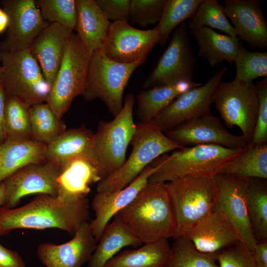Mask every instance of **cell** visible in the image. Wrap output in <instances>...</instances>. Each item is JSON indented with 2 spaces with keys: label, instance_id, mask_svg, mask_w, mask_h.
<instances>
[{
  "label": "cell",
  "instance_id": "obj_28",
  "mask_svg": "<svg viewBox=\"0 0 267 267\" xmlns=\"http://www.w3.org/2000/svg\"><path fill=\"white\" fill-rule=\"evenodd\" d=\"M141 244L117 214L104 229L86 267H104L123 248Z\"/></svg>",
  "mask_w": 267,
  "mask_h": 267
},
{
  "label": "cell",
  "instance_id": "obj_16",
  "mask_svg": "<svg viewBox=\"0 0 267 267\" xmlns=\"http://www.w3.org/2000/svg\"><path fill=\"white\" fill-rule=\"evenodd\" d=\"M4 10L9 18L0 49L16 51L28 49L30 45L49 24L42 16L35 0H3Z\"/></svg>",
  "mask_w": 267,
  "mask_h": 267
},
{
  "label": "cell",
  "instance_id": "obj_48",
  "mask_svg": "<svg viewBox=\"0 0 267 267\" xmlns=\"http://www.w3.org/2000/svg\"><path fill=\"white\" fill-rule=\"evenodd\" d=\"M5 199V187L4 182L0 183V207H2Z\"/></svg>",
  "mask_w": 267,
  "mask_h": 267
},
{
  "label": "cell",
  "instance_id": "obj_30",
  "mask_svg": "<svg viewBox=\"0 0 267 267\" xmlns=\"http://www.w3.org/2000/svg\"><path fill=\"white\" fill-rule=\"evenodd\" d=\"M167 239L144 243L139 248L116 254L104 267H165L171 255Z\"/></svg>",
  "mask_w": 267,
  "mask_h": 267
},
{
  "label": "cell",
  "instance_id": "obj_33",
  "mask_svg": "<svg viewBox=\"0 0 267 267\" xmlns=\"http://www.w3.org/2000/svg\"><path fill=\"white\" fill-rule=\"evenodd\" d=\"M30 116L32 139L47 145L66 130L49 105L41 103L30 106Z\"/></svg>",
  "mask_w": 267,
  "mask_h": 267
},
{
  "label": "cell",
  "instance_id": "obj_36",
  "mask_svg": "<svg viewBox=\"0 0 267 267\" xmlns=\"http://www.w3.org/2000/svg\"><path fill=\"white\" fill-rule=\"evenodd\" d=\"M188 25L190 29L207 27L237 37L233 26L227 18L223 6L217 0H203L194 15L189 19Z\"/></svg>",
  "mask_w": 267,
  "mask_h": 267
},
{
  "label": "cell",
  "instance_id": "obj_49",
  "mask_svg": "<svg viewBox=\"0 0 267 267\" xmlns=\"http://www.w3.org/2000/svg\"><path fill=\"white\" fill-rule=\"evenodd\" d=\"M2 69L1 65H0V80L2 75Z\"/></svg>",
  "mask_w": 267,
  "mask_h": 267
},
{
  "label": "cell",
  "instance_id": "obj_5",
  "mask_svg": "<svg viewBox=\"0 0 267 267\" xmlns=\"http://www.w3.org/2000/svg\"><path fill=\"white\" fill-rule=\"evenodd\" d=\"M130 144L132 151L128 159L120 169L98 182L96 192H111L123 189L158 157L183 147L165 135L153 120L136 124Z\"/></svg>",
  "mask_w": 267,
  "mask_h": 267
},
{
  "label": "cell",
  "instance_id": "obj_14",
  "mask_svg": "<svg viewBox=\"0 0 267 267\" xmlns=\"http://www.w3.org/2000/svg\"><path fill=\"white\" fill-rule=\"evenodd\" d=\"M227 70L225 67L221 68L205 84L176 98L153 120L156 126L167 133L184 122L210 113L215 89Z\"/></svg>",
  "mask_w": 267,
  "mask_h": 267
},
{
  "label": "cell",
  "instance_id": "obj_23",
  "mask_svg": "<svg viewBox=\"0 0 267 267\" xmlns=\"http://www.w3.org/2000/svg\"><path fill=\"white\" fill-rule=\"evenodd\" d=\"M101 180L92 161L85 158L72 159L61 165L56 198L67 202L87 198L90 185Z\"/></svg>",
  "mask_w": 267,
  "mask_h": 267
},
{
  "label": "cell",
  "instance_id": "obj_32",
  "mask_svg": "<svg viewBox=\"0 0 267 267\" xmlns=\"http://www.w3.org/2000/svg\"><path fill=\"white\" fill-rule=\"evenodd\" d=\"M246 207L251 227L257 242L267 240V179L250 178L246 190Z\"/></svg>",
  "mask_w": 267,
  "mask_h": 267
},
{
  "label": "cell",
  "instance_id": "obj_13",
  "mask_svg": "<svg viewBox=\"0 0 267 267\" xmlns=\"http://www.w3.org/2000/svg\"><path fill=\"white\" fill-rule=\"evenodd\" d=\"M160 42L157 31L142 30L131 26L127 20L111 23L106 38L100 49L109 59L130 64L146 59Z\"/></svg>",
  "mask_w": 267,
  "mask_h": 267
},
{
  "label": "cell",
  "instance_id": "obj_35",
  "mask_svg": "<svg viewBox=\"0 0 267 267\" xmlns=\"http://www.w3.org/2000/svg\"><path fill=\"white\" fill-rule=\"evenodd\" d=\"M30 106L18 98L6 96L4 107L6 139H32Z\"/></svg>",
  "mask_w": 267,
  "mask_h": 267
},
{
  "label": "cell",
  "instance_id": "obj_24",
  "mask_svg": "<svg viewBox=\"0 0 267 267\" xmlns=\"http://www.w3.org/2000/svg\"><path fill=\"white\" fill-rule=\"evenodd\" d=\"M77 32L85 48L92 53L100 48L111 22L94 0H75Z\"/></svg>",
  "mask_w": 267,
  "mask_h": 267
},
{
  "label": "cell",
  "instance_id": "obj_26",
  "mask_svg": "<svg viewBox=\"0 0 267 267\" xmlns=\"http://www.w3.org/2000/svg\"><path fill=\"white\" fill-rule=\"evenodd\" d=\"M46 145L32 139H6L0 144V183L21 168L46 160Z\"/></svg>",
  "mask_w": 267,
  "mask_h": 267
},
{
  "label": "cell",
  "instance_id": "obj_20",
  "mask_svg": "<svg viewBox=\"0 0 267 267\" xmlns=\"http://www.w3.org/2000/svg\"><path fill=\"white\" fill-rule=\"evenodd\" d=\"M223 8L237 37L251 47H267V25L259 0H224Z\"/></svg>",
  "mask_w": 267,
  "mask_h": 267
},
{
  "label": "cell",
  "instance_id": "obj_44",
  "mask_svg": "<svg viewBox=\"0 0 267 267\" xmlns=\"http://www.w3.org/2000/svg\"><path fill=\"white\" fill-rule=\"evenodd\" d=\"M0 267H27L18 253L5 248L0 243Z\"/></svg>",
  "mask_w": 267,
  "mask_h": 267
},
{
  "label": "cell",
  "instance_id": "obj_38",
  "mask_svg": "<svg viewBox=\"0 0 267 267\" xmlns=\"http://www.w3.org/2000/svg\"><path fill=\"white\" fill-rule=\"evenodd\" d=\"M234 62V81L248 83L259 77H267V52L250 51L240 44Z\"/></svg>",
  "mask_w": 267,
  "mask_h": 267
},
{
  "label": "cell",
  "instance_id": "obj_31",
  "mask_svg": "<svg viewBox=\"0 0 267 267\" xmlns=\"http://www.w3.org/2000/svg\"><path fill=\"white\" fill-rule=\"evenodd\" d=\"M242 178L267 179V144L249 143L219 172Z\"/></svg>",
  "mask_w": 267,
  "mask_h": 267
},
{
  "label": "cell",
  "instance_id": "obj_29",
  "mask_svg": "<svg viewBox=\"0 0 267 267\" xmlns=\"http://www.w3.org/2000/svg\"><path fill=\"white\" fill-rule=\"evenodd\" d=\"M201 85L192 81L180 82L141 91L137 95L136 114L141 122L151 121L178 97Z\"/></svg>",
  "mask_w": 267,
  "mask_h": 267
},
{
  "label": "cell",
  "instance_id": "obj_4",
  "mask_svg": "<svg viewBox=\"0 0 267 267\" xmlns=\"http://www.w3.org/2000/svg\"><path fill=\"white\" fill-rule=\"evenodd\" d=\"M242 149L211 144L183 147L170 155L164 154L151 163L156 170L148 182L164 183L196 174L214 175Z\"/></svg>",
  "mask_w": 267,
  "mask_h": 267
},
{
  "label": "cell",
  "instance_id": "obj_2",
  "mask_svg": "<svg viewBox=\"0 0 267 267\" xmlns=\"http://www.w3.org/2000/svg\"><path fill=\"white\" fill-rule=\"evenodd\" d=\"M118 214L142 244L168 239L175 233V221L165 183L148 182Z\"/></svg>",
  "mask_w": 267,
  "mask_h": 267
},
{
  "label": "cell",
  "instance_id": "obj_27",
  "mask_svg": "<svg viewBox=\"0 0 267 267\" xmlns=\"http://www.w3.org/2000/svg\"><path fill=\"white\" fill-rule=\"evenodd\" d=\"M190 32L199 46V56L205 58L210 66L223 60L234 62L241 44L237 37L219 34L207 27L190 29Z\"/></svg>",
  "mask_w": 267,
  "mask_h": 267
},
{
  "label": "cell",
  "instance_id": "obj_50",
  "mask_svg": "<svg viewBox=\"0 0 267 267\" xmlns=\"http://www.w3.org/2000/svg\"><path fill=\"white\" fill-rule=\"evenodd\" d=\"M3 235V234H2V231H1V229H0V235Z\"/></svg>",
  "mask_w": 267,
  "mask_h": 267
},
{
  "label": "cell",
  "instance_id": "obj_17",
  "mask_svg": "<svg viewBox=\"0 0 267 267\" xmlns=\"http://www.w3.org/2000/svg\"><path fill=\"white\" fill-rule=\"evenodd\" d=\"M166 133L168 137L183 147L213 144L243 148L248 144L242 135L229 133L220 118L211 113L184 122Z\"/></svg>",
  "mask_w": 267,
  "mask_h": 267
},
{
  "label": "cell",
  "instance_id": "obj_12",
  "mask_svg": "<svg viewBox=\"0 0 267 267\" xmlns=\"http://www.w3.org/2000/svg\"><path fill=\"white\" fill-rule=\"evenodd\" d=\"M184 22L173 32L169 44L143 85V88L192 81L196 59Z\"/></svg>",
  "mask_w": 267,
  "mask_h": 267
},
{
  "label": "cell",
  "instance_id": "obj_25",
  "mask_svg": "<svg viewBox=\"0 0 267 267\" xmlns=\"http://www.w3.org/2000/svg\"><path fill=\"white\" fill-rule=\"evenodd\" d=\"M93 134L84 126L66 130L46 145V160L61 165L75 158H85L90 160L95 165Z\"/></svg>",
  "mask_w": 267,
  "mask_h": 267
},
{
  "label": "cell",
  "instance_id": "obj_45",
  "mask_svg": "<svg viewBox=\"0 0 267 267\" xmlns=\"http://www.w3.org/2000/svg\"><path fill=\"white\" fill-rule=\"evenodd\" d=\"M251 252L257 267H267V240L258 242Z\"/></svg>",
  "mask_w": 267,
  "mask_h": 267
},
{
  "label": "cell",
  "instance_id": "obj_19",
  "mask_svg": "<svg viewBox=\"0 0 267 267\" xmlns=\"http://www.w3.org/2000/svg\"><path fill=\"white\" fill-rule=\"evenodd\" d=\"M155 170L151 163L123 189L111 192H96L91 204L95 217L90 221L89 227L97 242L111 219L132 202Z\"/></svg>",
  "mask_w": 267,
  "mask_h": 267
},
{
  "label": "cell",
  "instance_id": "obj_46",
  "mask_svg": "<svg viewBox=\"0 0 267 267\" xmlns=\"http://www.w3.org/2000/svg\"><path fill=\"white\" fill-rule=\"evenodd\" d=\"M6 95L3 87L0 82V144L6 138L5 125V100Z\"/></svg>",
  "mask_w": 267,
  "mask_h": 267
},
{
  "label": "cell",
  "instance_id": "obj_43",
  "mask_svg": "<svg viewBox=\"0 0 267 267\" xmlns=\"http://www.w3.org/2000/svg\"><path fill=\"white\" fill-rule=\"evenodd\" d=\"M96 3L109 20H127L131 0H96Z\"/></svg>",
  "mask_w": 267,
  "mask_h": 267
},
{
  "label": "cell",
  "instance_id": "obj_7",
  "mask_svg": "<svg viewBox=\"0 0 267 267\" xmlns=\"http://www.w3.org/2000/svg\"><path fill=\"white\" fill-rule=\"evenodd\" d=\"M146 59L125 64L107 57L100 48L92 53L88 73L84 98H99L115 117L122 110L124 91L134 71Z\"/></svg>",
  "mask_w": 267,
  "mask_h": 267
},
{
  "label": "cell",
  "instance_id": "obj_47",
  "mask_svg": "<svg viewBox=\"0 0 267 267\" xmlns=\"http://www.w3.org/2000/svg\"><path fill=\"white\" fill-rule=\"evenodd\" d=\"M9 23V18L3 8H0V34L7 30Z\"/></svg>",
  "mask_w": 267,
  "mask_h": 267
},
{
  "label": "cell",
  "instance_id": "obj_6",
  "mask_svg": "<svg viewBox=\"0 0 267 267\" xmlns=\"http://www.w3.org/2000/svg\"><path fill=\"white\" fill-rule=\"evenodd\" d=\"M134 102V95L128 94L120 113L112 121H100L93 134L94 161L101 179L120 169L126 160L127 147L136 130Z\"/></svg>",
  "mask_w": 267,
  "mask_h": 267
},
{
  "label": "cell",
  "instance_id": "obj_39",
  "mask_svg": "<svg viewBox=\"0 0 267 267\" xmlns=\"http://www.w3.org/2000/svg\"><path fill=\"white\" fill-rule=\"evenodd\" d=\"M35 2L46 21L61 25L72 30L75 29V0H35Z\"/></svg>",
  "mask_w": 267,
  "mask_h": 267
},
{
  "label": "cell",
  "instance_id": "obj_42",
  "mask_svg": "<svg viewBox=\"0 0 267 267\" xmlns=\"http://www.w3.org/2000/svg\"><path fill=\"white\" fill-rule=\"evenodd\" d=\"M220 267H257L251 251L240 241L216 256Z\"/></svg>",
  "mask_w": 267,
  "mask_h": 267
},
{
  "label": "cell",
  "instance_id": "obj_3",
  "mask_svg": "<svg viewBox=\"0 0 267 267\" xmlns=\"http://www.w3.org/2000/svg\"><path fill=\"white\" fill-rule=\"evenodd\" d=\"M165 184L176 224L173 238L184 236L212 212L216 195L214 175H192Z\"/></svg>",
  "mask_w": 267,
  "mask_h": 267
},
{
  "label": "cell",
  "instance_id": "obj_11",
  "mask_svg": "<svg viewBox=\"0 0 267 267\" xmlns=\"http://www.w3.org/2000/svg\"><path fill=\"white\" fill-rule=\"evenodd\" d=\"M216 195L212 212L222 214L237 232L239 240L251 251L257 243L246 207L249 178L219 172L214 175Z\"/></svg>",
  "mask_w": 267,
  "mask_h": 267
},
{
  "label": "cell",
  "instance_id": "obj_41",
  "mask_svg": "<svg viewBox=\"0 0 267 267\" xmlns=\"http://www.w3.org/2000/svg\"><path fill=\"white\" fill-rule=\"evenodd\" d=\"M258 97L257 117L251 140L255 145L267 142V77L255 84Z\"/></svg>",
  "mask_w": 267,
  "mask_h": 267
},
{
  "label": "cell",
  "instance_id": "obj_40",
  "mask_svg": "<svg viewBox=\"0 0 267 267\" xmlns=\"http://www.w3.org/2000/svg\"><path fill=\"white\" fill-rule=\"evenodd\" d=\"M166 0H131L128 22L142 28L160 21Z\"/></svg>",
  "mask_w": 267,
  "mask_h": 267
},
{
  "label": "cell",
  "instance_id": "obj_15",
  "mask_svg": "<svg viewBox=\"0 0 267 267\" xmlns=\"http://www.w3.org/2000/svg\"><path fill=\"white\" fill-rule=\"evenodd\" d=\"M61 170V165L48 160L21 168L3 181L5 199L2 207L15 208L22 198L33 194L56 197Z\"/></svg>",
  "mask_w": 267,
  "mask_h": 267
},
{
  "label": "cell",
  "instance_id": "obj_21",
  "mask_svg": "<svg viewBox=\"0 0 267 267\" xmlns=\"http://www.w3.org/2000/svg\"><path fill=\"white\" fill-rule=\"evenodd\" d=\"M73 33V30L61 25L49 23L28 47L50 87L60 68Z\"/></svg>",
  "mask_w": 267,
  "mask_h": 267
},
{
  "label": "cell",
  "instance_id": "obj_22",
  "mask_svg": "<svg viewBox=\"0 0 267 267\" xmlns=\"http://www.w3.org/2000/svg\"><path fill=\"white\" fill-rule=\"evenodd\" d=\"M199 252L216 256L239 241L233 226L221 213L213 211L184 236Z\"/></svg>",
  "mask_w": 267,
  "mask_h": 267
},
{
  "label": "cell",
  "instance_id": "obj_8",
  "mask_svg": "<svg viewBox=\"0 0 267 267\" xmlns=\"http://www.w3.org/2000/svg\"><path fill=\"white\" fill-rule=\"evenodd\" d=\"M1 83L6 96L18 98L30 106L46 101L51 87L29 49H0Z\"/></svg>",
  "mask_w": 267,
  "mask_h": 267
},
{
  "label": "cell",
  "instance_id": "obj_10",
  "mask_svg": "<svg viewBox=\"0 0 267 267\" xmlns=\"http://www.w3.org/2000/svg\"><path fill=\"white\" fill-rule=\"evenodd\" d=\"M213 102L226 126H236L249 144L256 124L258 97L255 84L233 80L220 81L213 95Z\"/></svg>",
  "mask_w": 267,
  "mask_h": 267
},
{
  "label": "cell",
  "instance_id": "obj_9",
  "mask_svg": "<svg viewBox=\"0 0 267 267\" xmlns=\"http://www.w3.org/2000/svg\"><path fill=\"white\" fill-rule=\"evenodd\" d=\"M91 54L78 34L73 33L46 101L58 118L76 96L84 94Z\"/></svg>",
  "mask_w": 267,
  "mask_h": 267
},
{
  "label": "cell",
  "instance_id": "obj_1",
  "mask_svg": "<svg viewBox=\"0 0 267 267\" xmlns=\"http://www.w3.org/2000/svg\"><path fill=\"white\" fill-rule=\"evenodd\" d=\"M90 221L87 198L67 202L41 194L17 208L0 207V227L3 234L15 229L57 228L73 236Z\"/></svg>",
  "mask_w": 267,
  "mask_h": 267
},
{
  "label": "cell",
  "instance_id": "obj_18",
  "mask_svg": "<svg viewBox=\"0 0 267 267\" xmlns=\"http://www.w3.org/2000/svg\"><path fill=\"white\" fill-rule=\"evenodd\" d=\"M97 244L89 223L84 224L66 243L44 242L39 245L37 255L45 267H82L89 260Z\"/></svg>",
  "mask_w": 267,
  "mask_h": 267
},
{
  "label": "cell",
  "instance_id": "obj_34",
  "mask_svg": "<svg viewBox=\"0 0 267 267\" xmlns=\"http://www.w3.org/2000/svg\"><path fill=\"white\" fill-rule=\"evenodd\" d=\"M203 0H166L161 18L154 28L160 45L164 47L172 33L181 23L191 19Z\"/></svg>",
  "mask_w": 267,
  "mask_h": 267
},
{
  "label": "cell",
  "instance_id": "obj_37",
  "mask_svg": "<svg viewBox=\"0 0 267 267\" xmlns=\"http://www.w3.org/2000/svg\"><path fill=\"white\" fill-rule=\"evenodd\" d=\"M174 239L165 267H220L213 256L197 251L185 236Z\"/></svg>",
  "mask_w": 267,
  "mask_h": 267
}]
</instances>
